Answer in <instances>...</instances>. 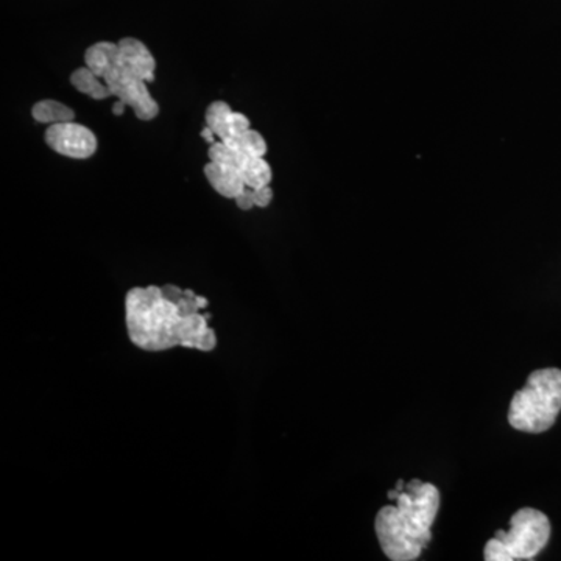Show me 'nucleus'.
I'll use <instances>...</instances> for the list:
<instances>
[{"label": "nucleus", "mask_w": 561, "mask_h": 561, "mask_svg": "<svg viewBox=\"0 0 561 561\" xmlns=\"http://www.w3.org/2000/svg\"><path fill=\"white\" fill-rule=\"evenodd\" d=\"M551 522L537 508L524 507L513 513L511 529L497 530L483 549L485 561L537 559L551 538Z\"/></svg>", "instance_id": "obj_5"}, {"label": "nucleus", "mask_w": 561, "mask_h": 561, "mask_svg": "<svg viewBox=\"0 0 561 561\" xmlns=\"http://www.w3.org/2000/svg\"><path fill=\"white\" fill-rule=\"evenodd\" d=\"M70 83L81 94L90 95L94 101H105V99L111 98V92L105 81L101 77L95 76L88 66L73 70L72 76H70Z\"/></svg>", "instance_id": "obj_10"}, {"label": "nucleus", "mask_w": 561, "mask_h": 561, "mask_svg": "<svg viewBox=\"0 0 561 561\" xmlns=\"http://www.w3.org/2000/svg\"><path fill=\"white\" fill-rule=\"evenodd\" d=\"M440 491L434 483L413 479L394 504L386 505L378 512L375 530L387 559H420L432 541V526L440 511Z\"/></svg>", "instance_id": "obj_3"}, {"label": "nucleus", "mask_w": 561, "mask_h": 561, "mask_svg": "<svg viewBox=\"0 0 561 561\" xmlns=\"http://www.w3.org/2000/svg\"><path fill=\"white\" fill-rule=\"evenodd\" d=\"M561 412V370L540 368L531 371L526 386L513 394L508 424L527 434L551 430Z\"/></svg>", "instance_id": "obj_4"}, {"label": "nucleus", "mask_w": 561, "mask_h": 561, "mask_svg": "<svg viewBox=\"0 0 561 561\" xmlns=\"http://www.w3.org/2000/svg\"><path fill=\"white\" fill-rule=\"evenodd\" d=\"M33 119L41 124H62L76 121V113L65 103L57 101H41L32 108Z\"/></svg>", "instance_id": "obj_11"}, {"label": "nucleus", "mask_w": 561, "mask_h": 561, "mask_svg": "<svg viewBox=\"0 0 561 561\" xmlns=\"http://www.w3.org/2000/svg\"><path fill=\"white\" fill-rule=\"evenodd\" d=\"M84 62L105 81L111 95L135 111L139 121L158 116L160 106L147 88L154 80L157 61L142 41L124 38L117 44L102 41L87 50Z\"/></svg>", "instance_id": "obj_2"}, {"label": "nucleus", "mask_w": 561, "mask_h": 561, "mask_svg": "<svg viewBox=\"0 0 561 561\" xmlns=\"http://www.w3.org/2000/svg\"><path fill=\"white\" fill-rule=\"evenodd\" d=\"M44 139L51 150L73 160H87L98 151V138L94 133L76 122L50 125Z\"/></svg>", "instance_id": "obj_7"}, {"label": "nucleus", "mask_w": 561, "mask_h": 561, "mask_svg": "<svg viewBox=\"0 0 561 561\" xmlns=\"http://www.w3.org/2000/svg\"><path fill=\"white\" fill-rule=\"evenodd\" d=\"M202 138L206 140V142H209V144H214V142H217L216 138V133H214L213 130H210V128L208 127V125H206L205 128H203V131H202Z\"/></svg>", "instance_id": "obj_15"}, {"label": "nucleus", "mask_w": 561, "mask_h": 561, "mask_svg": "<svg viewBox=\"0 0 561 561\" xmlns=\"http://www.w3.org/2000/svg\"><path fill=\"white\" fill-rule=\"evenodd\" d=\"M236 203H238L239 209L242 210H250L251 208H254V206H256V202H254L253 190L247 187V190L236 198Z\"/></svg>", "instance_id": "obj_14"}, {"label": "nucleus", "mask_w": 561, "mask_h": 561, "mask_svg": "<svg viewBox=\"0 0 561 561\" xmlns=\"http://www.w3.org/2000/svg\"><path fill=\"white\" fill-rule=\"evenodd\" d=\"M208 300L175 284L135 287L125 298V323L133 345L149 353L183 348L216 350L217 335L209 327Z\"/></svg>", "instance_id": "obj_1"}, {"label": "nucleus", "mask_w": 561, "mask_h": 561, "mask_svg": "<svg viewBox=\"0 0 561 561\" xmlns=\"http://www.w3.org/2000/svg\"><path fill=\"white\" fill-rule=\"evenodd\" d=\"M125 108H127V103L122 102V101H117L116 103H114V106H113L114 116H122V114H124Z\"/></svg>", "instance_id": "obj_16"}, {"label": "nucleus", "mask_w": 561, "mask_h": 561, "mask_svg": "<svg viewBox=\"0 0 561 561\" xmlns=\"http://www.w3.org/2000/svg\"><path fill=\"white\" fill-rule=\"evenodd\" d=\"M209 161L217 164L230 165L239 172L242 180L245 181L250 190H260V187L271 186L272 168L264 157L245 153V151L232 150L224 142L210 144Z\"/></svg>", "instance_id": "obj_6"}, {"label": "nucleus", "mask_w": 561, "mask_h": 561, "mask_svg": "<svg viewBox=\"0 0 561 561\" xmlns=\"http://www.w3.org/2000/svg\"><path fill=\"white\" fill-rule=\"evenodd\" d=\"M205 175L208 179L210 186L217 194L225 198H238L243 191L247 190L245 181L239 175V172L230 165L217 164V162L209 161L205 165Z\"/></svg>", "instance_id": "obj_9"}, {"label": "nucleus", "mask_w": 561, "mask_h": 561, "mask_svg": "<svg viewBox=\"0 0 561 561\" xmlns=\"http://www.w3.org/2000/svg\"><path fill=\"white\" fill-rule=\"evenodd\" d=\"M206 125L216 133L217 138L225 146H234L239 136L247 130H250V121L242 113H236L231 106L225 102L210 103L209 108L206 110Z\"/></svg>", "instance_id": "obj_8"}, {"label": "nucleus", "mask_w": 561, "mask_h": 561, "mask_svg": "<svg viewBox=\"0 0 561 561\" xmlns=\"http://www.w3.org/2000/svg\"><path fill=\"white\" fill-rule=\"evenodd\" d=\"M232 150L245 151V153L256 154V157H264L267 153V142L262 138L261 133L256 130H247L239 136L234 146L230 147Z\"/></svg>", "instance_id": "obj_12"}, {"label": "nucleus", "mask_w": 561, "mask_h": 561, "mask_svg": "<svg viewBox=\"0 0 561 561\" xmlns=\"http://www.w3.org/2000/svg\"><path fill=\"white\" fill-rule=\"evenodd\" d=\"M254 202H256L257 208H267L273 201V191L271 186L260 187V190H253Z\"/></svg>", "instance_id": "obj_13"}]
</instances>
